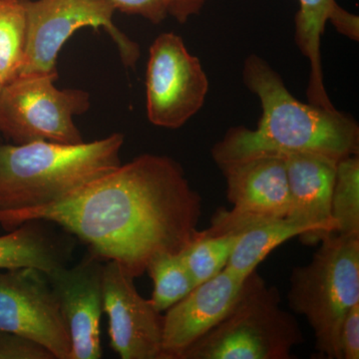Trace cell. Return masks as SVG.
<instances>
[{"label": "cell", "mask_w": 359, "mask_h": 359, "mask_svg": "<svg viewBox=\"0 0 359 359\" xmlns=\"http://www.w3.org/2000/svg\"><path fill=\"white\" fill-rule=\"evenodd\" d=\"M103 262L89 252L75 266H63L46 275L69 332L70 359L102 358Z\"/></svg>", "instance_id": "7c38bea8"}, {"label": "cell", "mask_w": 359, "mask_h": 359, "mask_svg": "<svg viewBox=\"0 0 359 359\" xmlns=\"http://www.w3.org/2000/svg\"><path fill=\"white\" fill-rule=\"evenodd\" d=\"M342 359L359 358V304L346 314L340 330Z\"/></svg>", "instance_id": "cb8c5ba5"}, {"label": "cell", "mask_w": 359, "mask_h": 359, "mask_svg": "<svg viewBox=\"0 0 359 359\" xmlns=\"http://www.w3.org/2000/svg\"><path fill=\"white\" fill-rule=\"evenodd\" d=\"M226 183V199L233 207L219 208L205 236L238 235L252 226L285 218L290 191L285 160L261 156L219 167Z\"/></svg>", "instance_id": "9c48e42d"}, {"label": "cell", "mask_w": 359, "mask_h": 359, "mask_svg": "<svg viewBox=\"0 0 359 359\" xmlns=\"http://www.w3.org/2000/svg\"><path fill=\"white\" fill-rule=\"evenodd\" d=\"M240 237L241 233L205 236L200 230L195 240L180 252L197 285L211 280L226 269Z\"/></svg>", "instance_id": "44dd1931"}, {"label": "cell", "mask_w": 359, "mask_h": 359, "mask_svg": "<svg viewBox=\"0 0 359 359\" xmlns=\"http://www.w3.org/2000/svg\"><path fill=\"white\" fill-rule=\"evenodd\" d=\"M304 341L297 318L280 308L278 289L256 269L223 320L180 359H292Z\"/></svg>", "instance_id": "5b68a950"}, {"label": "cell", "mask_w": 359, "mask_h": 359, "mask_svg": "<svg viewBox=\"0 0 359 359\" xmlns=\"http://www.w3.org/2000/svg\"><path fill=\"white\" fill-rule=\"evenodd\" d=\"M116 11L139 15L159 25L170 15V0H110Z\"/></svg>", "instance_id": "603a6c76"}, {"label": "cell", "mask_w": 359, "mask_h": 359, "mask_svg": "<svg viewBox=\"0 0 359 359\" xmlns=\"http://www.w3.org/2000/svg\"><path fill=\"white\" fill-rule=\"evenodd\" d=\"M25 44L23 0H0V79L4 85L20 74Z\"/></svg>", "instance_id": "d6986e66"}, {"label": "cell", "mask_w": 359, "mask_h": 359, "mask_svg": "<svg viewBox=\"0 0 359 359\" xmlns=\"http://www.w3.org/2000/svg\"><path fill=\"white\" fill-rule=\"evenodd\" d=\"M247 276L229 268L196 285L164 316L161 359H180L194 342L216 327L238 299Z\"/></svg>", "instance_id": "4fadbf2b"}, {"label": "cell", "mask_w": 359, "mask_h": 359, "mask_svg": "<svg viewBox=\"0 0 359 359\" xmlns=\"http://www.w3.org/2000/svg\"><path fill=\"white\" fill-rule=\"evenodd\" d=\"M124 136L93 142L0 144V212L55 204L76 195L122 164Z\"/></svg>", "instance_id": "3957f363"}, {"label": "cell", "mask_w": 359, "mask_h": 359, "mask_svg": "<svg viewBox=\"0 0 359 359\" xmlns=\"http://www.w3.org/2000/svg\"><path fill=\"white\" fill-rule=\"evenodd\" d=\"M4 82L1 81V79H0V92H1L2 88H4Z\"/></svg>", "instance_id": "484cf974"}, {"label": "cell", "mask_w": 359, "mask_h": 359, "mask_svg": "<svg viewBox=\"0 0 359 359\" xmlns=\"http://www.w3.org/2000/svg\"><path fill=\"white\" fill-rule=\"evenodd\" d=\"M295 16V42L311 66L306 96L309 103L327 110L335 107L328 96L321 65V37L327 22L340 34L358 41L359 18L337 4V0H299Z\"/></svg>", "instance_id": "9a60e30c"}, {"label": "cell", "mask_w": 359, "mask_h": 359, "mask_svg": "<svg viewBox=\"0 0 359 359\" xmlns=\"http://www.w3.org/2000/svg\"><path fill=\"white\" fill-rule=\"evenodd\" d=\"M146 271L154 285L150 301L160 313L182 301L197 285L181 254L157 255L149 262Z\"/></svg>", "instance_id": "ac0fdd59"}, {"label": "cell", "mask_w": 359, "mask_h": 359, "mask_svg": "<svg viewBox=\"0 0 359 359\" xmlns=\"http://www.w3.org/2000/svg\"><path fill=\"white\" fill-rule=\"evenodd\" d=\"M209 80L199 58L174 32L153 42L146 71V111L155 126L179 129L204 106Z\"/></svg>", "instance_id": "ba28073f"}, {"label": "cell", "mask_w": 359, "mask_h": 359, "mask_svg": "<svg viewBox=\"0 0 359 359\" xmlns=\"http://www.w3.org/2000/svg\"><path fill=\"white\" fill-rule=\"evenodd\" d=\"M0 359H55L39 342L13 332L0 330Z\"/></svg>", "instance_id": "7402d4cb"}, {"label": "cell", "mask_w": 359, "mask_h": 359, "mask_svg": "<svg viewBox=\"0 0 359 359\" xmlns=\"http://www.w3.org/2000/svg\"><path fill=\"white\" fill-rule=\"evenodd\" d=\"M134 280L117 262L104 264V313L109 318L110 346L122 359H161L164 316L139 294Z\"/></svg>", "instance_id": "8fae6325"}, {"label": "cell", "mask_w": 359, "mask_h": 359, "mask_svg": "<svg viewBox=\"0 0 359 359\" xmlns=\"http://www.w3.org/2000/svg\"><path fill=\"white\" fill-rule=\"evenodd\" d=\"M285 160L290 191L287 218L313 229L311 245L337 233L332 216V197L339 161L314 153H292Z\"/></svg>", "instance_id": "5bb4252c"}, {"label": "cell", "mask_w": 359, "mask_h": 359, "mask_svg": "<svg viewBox=\"0 0 359 359\" xmlns=\"http://www.w3.org/2000/svg\"><path fill=\"white\" fill-rule=\"evenodd\" d=\"M332 216L337 233L359 237V155L337 163Z\"/></svg>", "instance_id": "ffe728a7"}, {"label": "cell", "mask_w": 359, "mask_h": 359, "mask_svg": "<svg viewBox=\"0 0 359 359\" xmlns=\"http://www.w3.org/2000/svg\"><path fill=\"white\" fill-rule=\"evenodd\" d=\"M313 235L311 226L287 217L257 224L241 233L226 268L248 276L276 248L290 238L299 237L302 244L311 245Z\"/></svg>", "instance_id": "e0dca14e"}, {"label": "cell", "mask_w": 359, "mask_h": 359, "mask_svg": "<svg viewBox=\"0 0 359 359\" xmlns=\"http://www.w3.org/2000/svg\"><path fill=\"white\" fill-rule=\"evenodd\" d=\"M243 80L261 101L263 114L256 129L226 131L212 149L219 168L261 156L314 153L340 161L359 155V127L351 116L304 104L292 96L282 77L264 59H245Z\"/></svg>", "instance_id": "7a4b0ae2"}, {"label": "cell", "mask_w": 359, "mask_h": 359, "mask_svg": "<svg viewBox=\"0 0 359 359\" xmlns=\"http://www.w3.org/2000/svg\"><path fill=\"white\" fill-rule=\"evenodd\" d=\"M54 75H26L4 85L0 92V133L14 144L47 141L84 142L75 116L90 108L88 92L59 89Z\"/></svg>", "instance_id": "52a82bcc"}, {"label": "cell", "mask_w": 359, "mask_h": 359, "mask_svg": "<svg viewBox=\"0 0 359 359\" xmlns=\"http://www.w3.org/2000/svg\"><path fill=\"white\" fill-rule=\"evenodd\" d=\"M0 330L39 342L55 359H70L69 332L48 278L39 269L0 271Z\"/></svg>", "instance_id": "30bf717a"}, {"label": "cell", "mask_w": 359, "mask_h": 359, "mask_svg": "<svg viewBox=\"0 0 359 359\" xmlns=\"http://www.w3.org/2000/svg\"><path fill=\"white\" fill-rule=\"evenodd\" d=\"M208 0H170V16L179 23H186L193 16L198 15Z\"/></svg>", "instance_id": "d4e9b609"}, {"label": "cell", "mask_w": 359, "mask_h": 359, "mask_svg": "<svg viewBox=\"0 0 359 359\" xmlns=\"http://www.w3.org/2000/svg\"><path fill=\"white\" fill-rule=\"evenodd\" d=\"M320 243L308 264L292 269L287 301L311 325L316 355L342 359V323L359 304V237L334 233Z\"/></svg>", "instance_id": "277c9868"}, {"label": "cell", "mask_w": 359, "mask_h": 359, "mask_svg": "<svg viewBox=\"0 0 359 359\" xmlns=\"http://www.w3.org/2000/svg\"><path fill=\"white\" fill-rule=\"evenodd\" d=\"M26 14L25 58L20 76H58L56 61L68 39L80 28H103L114 42L123 63L135 67L140 47L113 22L110 0H23ZM16 77V78H18Z\"/></svg>", "instance_id": "8992f818"}, {"label": "cell", "mask_w": 359, "mask_h": 359, "mask_svg": "<svg viewBox=\"0 0 359 359\" xmlns=\"http://www.w3.org/2000/svg\"><path fill=\"white\" fill-rule=\"evenodd\" d=\"M50 222L29 219L0 236V271L35 269L48 275L69 264L75 240L51 228Z\"/></svg>", "instance_id": "2e32d148"}, {"label": "cell", "mask_w": 359, "mask_h": 359, "mask_svg": "<svg viewBox=\"0 0 359 359\" xmlns=\"http://www.w3.org/2000/svg\"><path fill=\"white\" fill-rule=\"evenodd\" d=\"M202 198L168 156L143 154L55 204L0 212L13 230L29 219L60 226L104 262L143 276L160 254H180L199 235Z\"/></svg>", "instance_id": "6da1fadb"}]
</instances>
